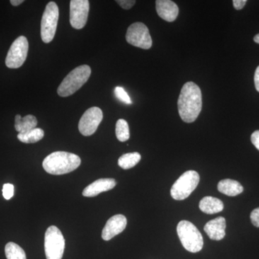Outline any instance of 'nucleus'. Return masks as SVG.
Masks as SVG:
<instances>
[{
  "mask_svg": "<svg viewBox=\"0 0 259 259\" xmlns=\"http://www.w3.org/2000/svg\"><path fill=\"white\" fill-rule=\"evenodd\" d=\"M178 111L184 122L191 123L197 120L202 110V92L198 85L189 81L182 87L178 99Z\"/></svg>",
  "mask_w": 259,
  "mask_h": 259,
  "instance_id": "1",
  "label": "nucleus"
},
{
  "mask_svg": "<svg viewBox=\"0 0 259 259\" xmlns=\"http://www.w3.org/2000/svg\"><path fill=\"white\" fill-rule=\"evenodd\" d=\"M81 162L79 156L74 153L56 151L45 158L42 167L50 175H63L76 170Z\"/></svg>",
  "mask_w": 259,
  "mask_h": 259,
  "instance_id": "2",
  "label": "nucleus"
},
{
  "mask_svg": "<svg viewBox=\"0 0 259 259\" xmlns=\"http://www.w3.org/2000/svg\"><path fill=\"white\" fill-rule=\"evenodd\" d=\"M91 73V68L88 65H81L75 68L59 85L58 95L63 97L71 96L88 81Z\"/></svg>",
  "mask_w": 259,
  "mask_h": 259,
  "instance_id": "3",
  "label": "nucleus"
},
{
  "mask_svg": "<svg viewBox=\"0 0 259 259\" xmlns=\"http://www.w3.org/2000/svg\"><path fill=\"white\" fill-rule=\"evenodd\" d=\"M177 233L184 248L191 253H197L203 248V238L193 223L187 221L179 223Z\"/></svg>",
  "mask_w": 259,
  "mask_h": 259,
  "instance_id": "4",
  "label": "nucleus"
},
{
  "mask_svg": "<svg viewBox=\"0 0 259 259\" xmlns=\"http://www.w3.org/2000/svg\"><path fill=\"white\" fill-rule=\"evenodd\" d=\"M199 182V175L197 171L190 170L185 172L172 186V198L175 200L187 199L197 188Z\"/></svg>",
  "mask_w": 259,
  "mask_h": 259,
  "instance_id": "5",
  "label": "nucleus"
},
{
  "mask_svg": "<svg viewBox=\"0 0 259 259\" xmlns=\"http://www.w3.org/2000/svg\"><path fill=\"white\" fill-rule=\"evenodd\" d=\"M47 259H61L64 255L65 240L62 233L57 227L51 226L45 233L44 241Z\"/></svg>",
  "mask_w": 259,
  "mask_h": 259,
  "instance_id": "6",
  "label": "nucleus"
},
{
  "mask_svg": "<svg viewBox=\"0 0 259 259\" xmlns=\"http://www.w3.org/2000/svg\"><path fill=\"white\" fill-rule=\"evenodd\" d=\"M59 11L57 5L50 2L46 7L40 24V35L42 41L49 44L55 36L59 20Z\"/></svg>",
  "mask_w": 259,
  "mask_h": 259,
  "instance_id": "7",
  "label": "nucleus"
},
{
  "mask_svg": "<svg viewBox=\"0 0 259 259\" xmlns=\"http://www.w3.org/2000/svg\"><path fill=\"white\" fill-rule=\"evenodd\" d=\"M28 39L25 36L18 37L8 51L5 59L6 66L10 69H18L23 66L28 56Z\"/></svg>",
  "mask_w": 259,
  "mask_h": 259,
  "instance_id": "8",
  "label": "nucleus"
},
{
  "mask_svg": "<svg viewBox=\"0 0 259 259\" xmlns=\"http://www.w3.org/2000/svg\"><path fill=\"white\" fill-rule=\"evenodd\" d=\"M125 37L127 42L134 47L146 50L152 47V39L149 30L144 23H135L130 25Z\"/></svg>",
  "mask_w": 259,
  "mask_h": 259,
  "instance_id": "9",
  "label": "nucleus"
},
{
  "mask_svg": "<svg viewBox=\"0 0 259 259\" xmlns=\"http://www.w3.org/2000/svg\"><path fill=\"white\" fill-rule=\"evenodd\" d=\"M103 119V112L97 107H91L83 113L79 122V131L83 136H92Z\"/></svg>",
  "mask_w": 259,
  "mask_h": 259,
  "instance_id": "10",
  "label": "nucleus"
},
{
  "mask_svg": "<svg viewBox=\"0 0 259 259\" xmlns=\"http://www.w3.org/2000/svg\"><path fill=\"white\" fill-rule=\"evenodd\" d=\"M90 2L88 0H71L70 2V23L76 30L83 28L88 22Z\"/></svg>",
  "mask_w": 259,
  "mask_h": 259,
  "instance_id": "11",
  "label": "nucleus"
},
{
  "mask_svg": "<svg viewBox=\"0 0 259 259\" xmlns=\"http://www.w3.org/2000/svg\"><path fill=\"white\" fill-rule=\"evenodd\" d=\"M127 226V219L122 214H116L107 221L102 232V239L108 241L122 233Z\"/></svg>",
  "mask_w": 259,
  "mask_h": 259,
  "instance_id": "12",
  "label": "nucleus"
},
{
  "mask_svg": "<svg viewBox=\"0 0 259 259\" xmlns=\"http://www.w3.org/2000/svg\"><path fill=\"white\" fill-rule=\"evenodd\" d=\"M226 219L221 216L206 223L204 231L211 240L221 241L226 236Z\"/></svg>",
  "mask_w": 259,
  "mask_h": 259,
  "instance_id": "13",
  "label": "nucleus"
},
{
  "mask_svg": "<svg viewBox=\"0 0 259 259\" xmlns=\"http://www.w3.org/2000/svg\"><path fill=\"white\" fill-rule=\"evenodd\" d=\"M116 181L114 179H100L88 186L83 190L82 194L83 197H96L102 192L111 190L116 186Z\"/></svg>",
  "mask_w": 259,
  "mask_h": 259,
  "instance_id": "14",
  "label": "nucleus"
},
{
  "mask_svg": "<svg viewBox=\"0 0 259 259\" xmlns=\"http://www.w3.org/2000/svg\"><path fill=\"white\" fill-rule=\"evenodd\" d=\"M156 8L158 16L167 22L175 21L180 11L176 3L170 0H157Z\"/></svg>",
  "mask_w": 259,
  "mask_h": 259,
  "instance_id": "15",
  "label": "nucleus"
},
{
  "mask_svg": "<svg viewBox=\"0 0 259 259\" xmlns=\"http://www.w3.org/2000/svg\"><path fill=\"white\" fill-rule=\"evenodd\" d=\"M199 207L202 212L206 214H212L223 211L224 204L221 199L208 196L201 199Z\"/></svg>",
  "mask_w": 259,
  "mask_h": 259,
  "instance_id": "16",
  "label": "nucleus"
},
{
  "mask_svg": "<svg viewBox=\"0 0 259 259\" xmlns=\"http://www.w3.org/2000/svg\"><path fill=\"white\" fill-rule=\"evenodd\" d=\"M218 190L226 195L235 197L243 192V187L237 181L226 179V180H221L218 183Z\"/></svg>",
  "mask_w": 259,
  "mask_h": 259,
  "instance_id": "17",
  "label": "nucleus"
},
{
  "mask_svg": "<svg viewBox=\"0 0 259 259\" xmlns=\"http://www.w3.org/2000/svg\"><path fill=\"white\" fill-rule=\"evenodd\" d=\"M37 120L35 116L28 115L22 117L20 115L15 116V130L19 134L28 132L34 128H36Z\"/></svg>",
  "mask_w": 259,
  "mask_h": 259,
  "instance_id": "18",
  "label": "nucleus"
},
{
  "mask_svg": "<svg viewBox=\"0 0 259 259\" xmlns=\"http://www.w3.org/2000/svg\"><path fill=\"white\" fill-rule=\"evenodd\" d=\"M44 137V131L40 128H34L24 134H19L18 139L24 144H35Z\"/></svg>",
  "mask_w": 259,
  "mask_h": 259,
  "instance_id": "19",
  "label": "nucleus"
},
{
  "mask_svg": "<svg viewBox=\"0 0 259 259\" xmlns=\"http://www.w3.org/2000/svg\"><path fill=\"white\" fill-rule=\"evenodd\" d=\"M141 156L137 152L125 153L118 159V165L123 169H130L141 161Z\"/></svg>",
  "mask_w": 259,
  "mask_h": 259,
  "instance_id": "20",
  "label": "nucleus"
},
{
  "mask_svg": "<svg viewBox=\"0 0 259 259\" xmlns=\"http://www.w3.org/2000/svg\"><path fill=\"white\" fill-rule=\"evenodd\" d=\"M5 250L7 259H27L23 248L13 242H10L5 245Z\"/></svg>",
  "mask_w": 259,
  "mask_h": 259,
  "instance_id": "21",
  "label": "nucleus"
},
{
  "mask_svg": "<svg viewBox=\"0 0 259 259\" xmlns=\"http://www.w3.org/2000/svg\"><path fill=\"white\" fill-rule=\"evenodd\" d=\"M116 136L118 141L125 142L130 139V130L127 121L123 119L117 120L115 127Z\"/></svg>",
  "mask_w": 259,
  "mask_h": 259,
  "instance_id": "22",
  "label": "nucleus"
},
{
  "mask_svg": "<svg viewBox=\"0 0 259 259\" xmlns=\"http://www.w3.org/2000/svg\"><path fill=\"white\" fill-rule=\"evenodd\" d=\"M115 95L120 101L124 102V103L127 104V105H131L132 104L131 97H129L128 94L126 93L123 88H120V87L115 88Z\"/></svg>",
  "mask_w": 259,
  "mask_h": 259,
  "instance_id": "23",
  "label": "nucleus"
},
{
  "mask_svg": "<svg viewBox=\"0 0 259 259\" xmlns=\"http://www.w3.org/2000/svg\"><path fill=\"white\" fill-rule=\"evenodd\" d=\"M3 197L9 200L14 195V186L12 184H5L3 188Z\"/></svg>",
  "mask_w": 259,
  "mask_h": 259,
  "instance_id": "24",
  "label": "nucleus"
},
{
  "mask_svg": "<svg viewBox=\"0 0 259 259\" xmlns=\"http://www.w3.org/2000/svg\"><path fill=\"white\" fill-rule=\"evenodd\" d=\"M250 218L252 224L256 228H259V207L252 211Z\"/></svg>",
  "mask_w": 259,
  "mask_h": 259,
  "instance_id": "25",
  "label": "nucleus"
},
{
  "mask_svg": "<svg viewBox=\"0 0 259 259\" xmlns=\"http://www.w3.org/2000/svg\"><path fill=\"white\" fill-rule=\"evenodd\" d=\"M116 3H118V5L125 10L131 9L136 4V1L134 0H117Z\"/></svg>",
  "mask_w": 259,
  "mask_h": 259,
  "instance_id": "26",
  "label": "nucleus"
},
{
  "mask_svg": "<svg viewBox=\"0 0 259 259\" xmlns=\"http://www.w3.org/2000/svg\"><path fill=\"white\" fill-rule=\"evenodd\" d=\"M250 139H251L252 144H253V146L259 151V131H255V132L251 135Z\"/></svg>",
  "mask_w": 259,
  "mask_h": 259,
  "instance_id": "27",
  "label": "nucleus"
},
{
  "mask_svg": "<svg viewBox=\"0 0 259 259\" xmlns=\"http://www.w3.org/2000/svg\"><path fill=\"white\" fill-rule=\"evenodd\" d=\"M246 0H233V4L235 9L239 10L243 9V7L246 4Z\"/></svg>",
  "mask_w": 259,
  "mask_h": 259,
  "instance_id": "28",
  "label": "nucleus"
},
{
  "mask_svg": "<svg viewBox=\"0 0 259 259\" xmlns=\"http://www.w3.org/2000/svg\"><path fill=\"white\" fill-rule=\"evenodd\" d=\"M254 82L255 89H256L257 91L259 93V66L257 67L256 70H255Z\"/></svg>",
  "mask_w": 259,
  "mask_h": 259,
  "instance_id": "29",
  "label": "nucleus"
},
{
  "mask_svg": "<svg viewBox=\"0 0 259 259\" xmlns=\"http://www.w3.org/2000/svg\"><path fill=\"white\" fill-rule=\"evenodd\" d=\"M23 3V0H11V1H10V3H11V5H13V6H18V5H21L22 3Z\"/></svg>",
  "mask_w": 259,
  "mask_h": 259,
  "instance_id": "30",
  "label": "nucleus"
},
{
  "mask_svg": "<svg viewBox=\"0 0 259 259\" xmlns=\"http://www.w3.org/2000/svg\"><path fill=\"white\" fill-rule=\"evenodd\" d=\"M253 40H254V41L256 42V44H259V33L257 34V35H255L254 38H253Z\"/></svg>",
  "mask_w": 259,
  "mask_h": 259,
  "instance_id": "31",
  "label": "nucleus"
}]
</instances>
